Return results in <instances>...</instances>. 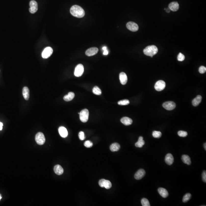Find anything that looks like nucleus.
Wrapping results in <instances>:
<instances>
[{
  "mask_svg": "<svg viewBox=\"0 0 206 206\" xmlns=\"http://www.w3.org/2000/svg\"><path fill=\"white\" fill-rule=\"evenodd\" d=\"M202 96L200 95H198L195 98L193 99V100L192 101V105H193L194 106H196L198 105L200 102L202 101Z\"/></svg>",
  "mask_w": 206,
  "mask_h": 206,
  "instance_id": "nucleus-22",
  "label": "nucleus"
},
{
  "mask_svg": "<svg viewBox=\"0 0 206 206\" xmlns=\"http://www.w3.org/2000/svg\"><path fill=\"white\" fill-rule=\"evenodd\" d=\"M145 174V171L144 169H139L134 175V178L137 180H140L142 178Z\"/></svg>",
  "mask_w": 206,
  "mask_h": 206,
  "instance_id": "nucleus-13",
  "label": "nucleus"
},
{
  "mask_svg": "<svg viewBox=\"0 0 206 206\" xmlns=\"http://www.w3.org/2000/svg\"><path fill=\"white\" fill-rule=\"evenodd\" d=\"M1 198H2V197H1V195H0V199H1Z\"/></svg>",
  "mask_w": 206,
  "mask_h": 206,
  "instance_id": "nucleus-43",
  "label": "nucleus"
},
{
  "mask_svg": "<svg viewBox=\"0 0 206 206\" xmlns=\"http://www.w3.org/2000/svg\"><path fill=\"white\" fill-rule=\"evenodd\" d=\"M58 132L62 137L65 138L68 136V132L67 129L65 127L61 126L58 128Z\"/></svg>",
  "mask_w": 206,
  "mask_h": 206,
  "instance_id": "nucleus-16",
  "label": "nucleus"
},
{
  "mask_svg": "<svg viewBox=\"0 0 206 206\" xmlns=\"http://www.w3.org/2000/svg\"><path fill=\"white\" fill-rule=\"evenodd\" d=\"M178 58V60L179 61L182 62V61H184V60L185 57L184 55L183 54H182L181 53H180L179 54H178V58Z\"/></svg>",
  "mask_w": 206,
  "mask_h": 206,
  "instance_id": "nucleus-33",
  "label": "nucleus"
},
{
  "mask_svg": "<svg viewBox=\"0 0 206 206\" xmlns=\"http://www.w3.org/2000/svg\"><path fill=\"white\" fill-rule=\"evenodd\" d=\"M168 7L171 11L176 12L179 9V4L177 2H173L169 3Z\"/></svg>",
  "mask_w": 206,
  "mask_h": 206,
  "instance_id": "nucleus-17",
  "label": "nucleus"
},
{
  "mask_svg": "<svg viewBox=\"0 0 206 206\" xmlns=\"http://www.w3.org/2000/svg\"><path fill=\"white\" fill-rule=\"evenodd\" d=\"M92 92L94 94L97 95H100L102 94L101 90L97 86H95L93 88Z\"/></svg>",
  "mask_w": 206,
  "mask_h": 206,
  "instance_id": "nucleus-27",
  "label": "nucleus"
},
{
  "mask_svg": "<svg viewBox=\"0 0 206 206\" xmlns=\"http://www.w3.org/2000/svg\"><path fill=\"white\" fill-rule=\"evenodd\" d=\"M75 96V94L73 92H70L68 93V95H66L64 97V99L65 101H70L73 99Z\"/></svg>",
  "mask_w": 206,
  "mask_h": 206,
  "instance_id": "nucleus-23",
  "label": "nucleus"
},
{
  "mask_svg": "<svg viewBox=\"0 0 206 206\" xmlns=\"http://www.w3.org/2000/svg\"><path fill=\"white\" fill-rule=\"evenodd\" d=\"M119 80L120 82L122 85H125L128 81V77L126 74L124 72H121L119 74Z\"/></svg>",
  "mask_w": 206,
  "mask_h": 206,
  "instance_id": "nucleus-15",
  "label": "nucleus"
},
{
  "mask_svg": "<svg viewBox=\"0 0 206 206\" xmlns=\"http://www.w3.org/2000/svg\"><path fill=\"white\" fill-rule=\"evenodd\" d=\"M84 145L87 148H90L92 146L93 143L90 141H85L84 143Z\"/></svg>",
  "mask_w": 206,
  "mask_h": 206,
  "instance_id": "nucleus-34",
  "label": "nucleus"
},
{
  "mask_svg": "<svg viewBox=\"0 0 206 206\" xmlns=\"http://www.w3.org/2000/svg\"><path fill=\"white\" fill-rule=\"evenodd\" d=\"M53 49L51 47H48L44 49L42 53V56L44 58H47L49 57L52 54Z\"/></svg>",
  "mask_w": 206,
  "mask_h": 206,
  "instance_id": "nucleus-7",
  "label": "nucleus"
},
{
  "mask_svg": "<svg viewBox=\"0 0 206 206\" xmlns=\"http://www.w3.org/2000/svg\"><path fill=\"white\" fill-rule=\"evenodd\" d=\"M70 12L72 15L78 18H81L85 15V11L83 9L77 5L72 6L71 8Z\"/></svg>",
  "mask_w": 206,
  "mask_h": 206,
  "instance_id": "nucleus-1",
  "label": "nucleus"
},
{
  "mask_svg": "<svg viewBox=\"0 0 206 206\" xmlns=\"http://www.w3.org/2000/svg\"><path fill=\"white\" fill-rule=\"evenodd\" d=\"M178 135L181 137H185L187 135V132L185 131L180 130L178 132Z\"/></svg>",
  "mask_w": 206,
  "mask_h": 206,
  "instance_id": "nucleus-32",
  "label": "nucleus"
},
{
  "mask_svg": "<svg viewBox=\"0 0 206 206\" xmlns=\"http://www.w3.org/2000/svg\"><path fill=\"white\" fill-rule=\"evenodd\" d=\"M141 204L143 206H150L149 202L148 199L146 198H143L141 200Z\"/></svg>",
  "mask_w": 206,
  "mask_h": 206,
  "instance_id": "nucleus-30",
  "label": "nucleus"
},
{
  "mask_svg": "<svg viewBox=\"0 0 206 206\" xmlns=\"http://www.w3.org/2000/svg\"><path fill=\"white\" fill-rule=\"evenodd\" d=\"M108 52L107 50H106L104 51V52L103 53V54L104 55H107L108 54Z\"/></svg>",
  "mask_w": 206,
  "mask_h": 206,
  "instance_id": "nucleus-38",
  "label": "nucleus"
},
{
  "mask_svg": "<svg viewBox=\"0 0 206 206\" xmlns=\"http://www.w3.org/2000/svg\"><path fill=\"white\" fill-rule=\"evenodd\" d=\"M198 70H199V72H200V73H201V74H204V73H205V72H206V68L204 66H200V67L199 68Z\"/></svg>",
  "mask_w": 206,
  "mask_h": 206,
  "instance_id": "nucleus-36",
  "label": "nucleus"
},
{
  "mask_svg": "<svg viewBox=\"0 0 206 206\" xmlns=\"http://www.w3.org/2000/svg\"><path fill=\"white\" fill-rule=\"evenodd\" d=\"M120 148V145L117 143H112L110 146V149L112 152H116L118 151Z\"/></svg>",
  "mask_w": 206,
  "mask_h": 206,
  "instance_id": "nucleus-24",
  "label": "nucleus"
},
{
  "mask_svg": "<svg viewBox=\"0 0 206 206\" xmlns=\"http://www.w3.org/2000/svg\"><path fill=\"white\" fill-rule=\"evenodd\" d=\"M24 99L26 100H28L29 97V90L28 88L25 87L23 88L22 91Z\"/></svg>",
  "mask_w": 206,
  "mask_h": 206,
  "instance_id": "nucleus-21",
  "label": "nucleus"
},
{
  "mask_svg": "<svg viewBox=\"0 0 206 206\" xmlns=\"http://www.w3.org/2000/svg\"><path fill=\"white\" fill-rule=\"evenodd\" d=\"M158 52V48L154 45L148 46L145 47L143 51V53L145 55L150 56L151 57L156 54Z\"/></svg>",
  "mask_w": 206,
  "mask_h": 206,
  "instance_id": "nucleus-2",
  "label": "nucleus"
},
{
  "mask_svg": "<svg viewBox=\"0 0 206 206\" xmlns=\"http://www.w3.org/2000/svg\"><path fill=\"white\" fill-rule=\"evenodd\" d=\"M84 71V68L82 64H79L76 67L74 74L76 77H79L82 75Z\"/></svg>",
  "mask_w": 206,
  "mask_h": 206,
  "instance_id": "nucleus-5",
  "label": "nucleus"
},
{
  "mask_svg": "<svg viewBox=\"0 0 206 206\" xmlns=\"http://www.w3.org/2000/svg\"><path fill=\"white\" fill-rule=\"evenodd\" d=\"M99 185L101 187H105L107 189L112 187V185L110 181L104 179H102L99 181Z\"/></svg>",
  "mask_w": 206,
  "mask_h": 206,
  "instance_id": "nucleus-6",
  "label": "nucleus"
},
{
  "mask_svg": "<svg viewBox=\"0 0 206 206\" xmlns=\"http://www.w3.org/2000/svg\"><path fill=\"white\" fill-rule=\"evenodd\" d=\"M98 48L97 47H92L89 48L86 51V54L88 56H92L97 54L98 52Z\"/></svg>",
  "mask_w": 206,
  "mask_h": 206,
  "instance_id": "nucleus-12",
  "label": "nucleus"
},
{
  "mask_svg": "<svg viewBox=\"0 0 206 206\" xmlns=\"http://www.w3.org/2000/svg\"><path fill=\"white\" fill-rule=\"evenodd\" d=\"M163 108L167 110H172L176 108V105L173 102L169 101L165 102L163 104Z\"/></svg>",
  "mask_w": 206,
  "mask_h": 206,
  "instance_id": "nucleus-11",
  "label": "nucleus"
},
{
  "mask_svg": "<svg viewBox=\"0 0 206 206\" xmlns=\"http://www.w3.org/2000/svg\"><path fill=\"white\" fill-rule=\"evenodd\" d=\"M121 121L122 123L126 126H129L131 125L132 123V120L131 119L127 117H124L121 119Z\"/></svg>",
  "mask_w": 206,
  "mask_h": 206,
  "instance_id": "nucleus-20",
  "label": "nucleus"
},
{
  "mask_svg": "<svg viewBox=\"0 0 206 206\" xmlns=\"http://www.w3.org/2000/svg\"><path fill=\"white\" fill-rule=\"evenodd\" d=\"M152 136L154 138H159L162 136V134L161 132L154 130L152 133Z\"/></svg>",
  "mask_w": 206,
  "mask_h": 206,
  "instance_id": "nucleus-29",
  "label": "nucleus"
},
{
  "mask_svg": "<svg viewBox=\"0 0 206 206\" xmlns=\"http://www.w3.org/2000/svg\"><path fill=\"white\" fill-rule=\"evenodd\" d=\"M202 180L205 182H206V172L205 171H204L203 172L202 174Z\"/></svg>",
  "mask_w": 206,
  "mask_h": 206,
  "instance_id": "nucleus-37",
  "label": "nucleus"
},
{
  "mask_svg": "<svg viewBox=\"0 0 206 206\" xmlns=\"http://www.w3.org/2000/svg\"><path fill=\"white\" fill-rule=\"evenodd\" d=\"M191 193H186L183 197L182 201L184 203L187 202L191 199Z\"/></svg>",
  "mask_w": 206,
  "mask_h": 206,
  "instance_id": "nucleus-28",
  "label": "nucleus"
},
{
  "mask_svg": "<svg viewBox=\"0 0 206 206\" xmlns=\"http://www.w3.org/2000/svg\"><path fill=\"white\" fill-rule=\"evenodd\" d=\"M78 136H79V139L81 141H83V140H84L85 139V135H84V133L83 132L80 131V132H79Z\"/></svg>",
  "mask_w": 206,
  "mask_h": 206,
  "instance_id": "nucleus-35",
  "label": "nucleus"
},
{
  "mask_svg": "<svg viewBox=\"0 0 206 206\" xmlns=\"http://www.w3.org/2000/svg\"><path fill=\"white\" fill-rule=\"evenodd\" d=\"M182 160L183 163L188 165H190L191 163V158L190 157L187 155L184 154L182 156Z\"/></svg>",
  "mask_w": 206,
  "mask_h": 206,
  "instance_id": "nucleus-25",
  "label": "nucleus"
},
{
  "mask_svg": "<svg viewBox=\"0 0 206 206\" xmlns=\"http://www.w3.org/2000/svg\"><path fill=\"white\" fill-rule=\"evenodd\" d=\"M145 144V142L143 140V137L142 136L139 137L138 141L135 143V146L137 147L141 148Z\"/></svg>",
  "mask_w": 206,
  "mask_h": 206,
  "instance_id": "nucleus-26",
  "label": "nucleus"
},
{
  "mask_svg": "<svg viewBox=\"0 0 206 206\" xmlns=\"http://www.w3.org/2000/svg\"><path fill=\"white\" fill-rule=\"evenodd\" d=\"M54 171L55 173L57 175H60L63 174L64 170L63 167L60 165H56L54 167Z\"/></svg>",
  "mask_w": 206,
  "mask_h": 206,
  "instance_id": "nucleus-18",
  "label": "nucleus"
},
{
  "mask_svg": "<svg viewBox=\"0 0 206 206\" xmlns=\"http://www.w3.org/2000/svg\"><path fill=\"white\" fill-rule=\"evenodd\" d=\"M106 49H107V47H103V48H102L103 50H104V51L106 50Z\"/></svg>",
  "mask_w": 206,
  "mask_h": 206,
  "instance_id": "nucleus-41",
  "label": "nucleus"
},
{
  "mask_svg": "<svg viewBox=\"0 0 206 206\" xmlns=\"http://www.w3.org/2000/svg\"><path fill=\"white\" fill-rule=\"evenodd\" d=\"M129 103V101L128 100L125 99L119 101L118 102V104L120 105H126Z\"/></svg>",
  "mask_w": 206,
  "mask_h": 206,
  "instance_id": "nucleus-31",
  "label": "nucleus"
},
{
  "mask_svg": "<svg viewBox=\"0 0 206 206\" xmlns=\"http://www.w3.org/2000/svg\"><path fill=\"white\" fill-rule=\"evenodd\" d=\"M3 126V125L2 123L0 122V130H2V129Z\"/></svg>",
  "mask_w": 206,
  "mask_h": 206,
  "instance_id": "nucleus-39",
  "label": "nucleus"
},
{
  "mask_svg": "<svg viewBox=\"0 0 206 206\" xmlns=\"http://www.w3.org/2000/svg\"><path fill=\"white\" fill-rule=\"evenodd\" d=\"M30 8L29 11L31 13L33 14L37 11L38 9V3L35 0H31L29 3Z\"/></svg>",
  "mask_w": 206,
  "mask_h": 206,
  "instance_id": "nucleus-10",
  "label": "nucleus"
},
{
  "mask_svg": "<svg viewBox=\"0 0 206 206\" xmlns=\"http://www.w3.org/2000/svg\"><path fill=\"white\" fill-rule=\"evenodd\" d=\"M35 141L37 144L39 145H43L46 141V139L44 134L42 132H38L36 135Z\"/></svg>",
  "mask_w": 206,
  "mask_h": 206,
  "instance_id": "nucleus-4",
  "label": "nucleus"
},
{
  "mask_svg": "<svg viewBox=\"0 0 206 206\" xmlns=\"http://www.w3.org/2000/svg\"><path fill=\"white\" fill-rule=\"evenodd\" d=\"M165 10H166V12H167V13H169L170 11H171V10H170V9H169V7H168L167 9H166Z\"/></svg>",
  "mask_w": 206,
  "mask_h": 206,
  "instance_id": "nucleus-40",
  "label": "nucleus"
},
{
  "mask_svg": "<svg viewBox=\"0 0 206 206\" xmlns=\"http://www.w3.org/2000/svg\"><path fill=\"white\" fill-rule=\"evenodd\" d=\"M126 27L128 29L132 32H136L139 29L138 25L135 23L130 22L126 24Z\"/></svg>",
  "mask_w": 206,
  "mask_h": 206,
  "instance_id": "nucleus-9",
  "label": "nucleus"
},
{
  "mask_svg": "<svg viewBox=\"0 0 206 206\" xmlns=\"http://www.w3.org/2000/svg\"><path fill=\"white\" fill-rule=\"evenodd\" d=\"M80 120L83 123H86L88 120L89 112L87 109L82 110L79 113Z\"/></svg>",
  "mask_w": 206,
  "mask_h": 206,
  "instance_id": "nucleus-3",
  "label": "nucleus"
},
{
  "mask_svg": "<svg viewBox=\"0 0 206 206\" xmlns=\"http://www.w3.org/2000/svg\"><path fill=\"white\" fill-rule=\"evenodd\" d=\"M166 87V83L162 80L158 81L154 85V88L158 91H161L164 90Z\"/></svg>",
  "mask_w": 206,
  "mask_h": 206,
  "instance_id": "nucleus-8",
  "label": "nucleus"
},
{
  "mask_svg": "<svg viewBox=\"0 0 206 206\" xmlns=\"http://www.w3.org/2000/svg\"><path fill=\"white\" fill-rule=\"evenodd\" d=\"M174 160V157L171 154H168L166 155L165 158V161L167 164L171 165L173 163Z\"/></svg>",
  "mask_w": 206,
  "mask_h": 206,
  "instance_id": "nucleus-14",
  "label": "nucleus"
},
{
  "mask_svg": "<svg viewBox=\"0 0 206 206\" xmlns=\"http://www.w3.org/2000/svg\"><path fill=\"white\" fill-rule=\"evenodd\" d=\"M158 192L161 197L164 198H166L168 197V192L166 189L163 188H159L158 189Z\"/></svg>",
  "mask_w": 206,
  "mask_h": 206,
  "instance_id": "nucleus-19",
  "label": "nucleus"
},
{
  "mask_svg": "<svg viewBox=\"0 0 206 206\" xmlns=\"http://www.w3.org/2000/svg\"><path fill=\"white\" fill-rule=\"evenodd\" d=\"M204 147L205 149V150H206V143H205L204 144Z\"/></svg>",
  "mask_w": 206,
  "mask_h": 206,
  "instance_id": "nucleus-42",
  "label": "nucleus"
}]
</instances>
